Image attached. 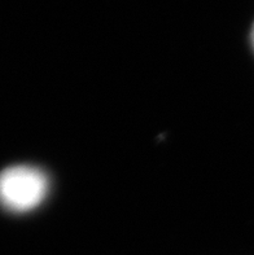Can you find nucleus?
I'll return each instance as SVG.
<instances>
[{"instance_id":"obj_1","label":"nucleus","mask_w":254,"mask_h":255,"mask_svg":"<svg viewBox=\"0 0 254 255\" xmlns=\"http://www.w3.org/2000/svg\"><path fill=\"white\" fill-rule=\"evenodd\" d=\"M48 192L47 175L32 166H12L0 172V206L10 213H29Z\"/></svg>"},{"instance_id":"obj_2","label":"nucleus","mask_w":254,"mask_h":255,"mask_svg":"<svg viewBox=\"0 0 254 255\" xmlns=\"http://www.w3.org/2000/svg\"><path fill=\"white\" fill-rule=\"evenodd\" d=\"M252 42H253V47H254V26H253V31H252Z\"/></svg>"}]
</instances>
